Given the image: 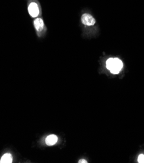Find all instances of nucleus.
<instances>
[{
	"label": "nucleus",
	"mask_w": 144,
	"mask_h": 163,
	"mask_svg": "<svg viewBox=\"0 0 144 163\" xmlns=\"http://www.w3.org/2000/svg\"><path fill=\"white\" fill-rule=\"evenodd\" d=\"M81 22L85 25L92 26L95 24V20L91 15L85 13L81 16Z\"/></svg>",
	"instance_id": "nucleus-3"
},
{
	"label": "nucleus",
	"mask_w": 144,
	"mask_h": 163,
	"mask_svg": "<svg viewBox=\"0 0 144 163\" xmlns=\"http://www.w3.org/2000/svg\"><path fill=\"white\" fill-rule=\"evenodd\" d=\"M78 162H79V163H82V162H83V163H87L88 162H87V161L85 160V159H81V160L79 161Z\"/></svg>",
	"instance_id": "nucleus-8"
},
{
	"label": "nucleus",
	"mask_w": 144,
	"mask_h": 163,
	"mask_svg": "<svg viewBox=\"0 0 144 163\" xmlns=\"http://www.w3.org/2000/svg\"><path fill=\"white\" fill-rule=\"evenodd\" d=\"M28 12L31 17H37L40 14V9L38 4L36 2H31L28 7Z\"/></svg>",
	"instance_id": "nucleus-2"
},
{
	"label": "nucleus",
	"mask_w": 144,
	"mask_h": 163,
	"mask_svg": "<svg viewBox=\"0 0 144 163\" xmlns=\"http://www.w3.org/2000/svg\"><path fill=\"white\" fill-rule=\"evenodd\" d=\"M34 26H35V28L37 31L38 32L42 31L44 28V24L43 20L40 18L35 19V21H34Z\"/></svg>",
	"instance_id": "nucleus-4"
},
{
	"label": "nucleus",
	"mask_w": 144,
	"mask_h": 163,
	"mask_svg": "<svg viewBox=\"0 0 144 163\" xmlns=\"http://www.w3.org/2000/svg\"><path fill=\"white\" fill-rule=\"evenodd\" d=\"M138 161L139 163H144V155L140 154V155L138 156Z\"/></svg>",
	"instance_id": "nucleus-7"
},
{
	"label": "nucleus",
	"mask_w": 144,
	"mask_h": 163,
	"mask_svg": "<svg viewBox=\"0 0 144 163\" xmlns=\"http://www.w3.org/2000/svg\"><path fill=\"white\" fill-rule=\"evenodd\" d=\"M107 68L113 74H118L123 68L122 61L118 58H110L107 60Z\"/></svg>",
	"instance_id": "nucleus-1"
},
{
	"label": "nucleus",
	"mask_w": 144,
	"mask_h": 163,
	"mask_svg": "<svg viewBox=\"0 0 144 163\" xmlns=\"http://www.w3.org/2000/svg\"><path fill=\"white\" fill-rule=\"evenodd\" d=\"M12 162V156L11 153H5L3 155L0 162L1 163H11Z\"/></svg>",
	"instance_id": "nucleus-6"
},
{
	"label": "nucleus",
	"mask_w": 144,
	"mask_h": 163,
	"mask_svg": "<svg viewBox=\"0 0 144 163\" xmlns=\"http://www.w3.org/2000/svg\"><path fill=\"white\" fill-rule=\"evenodd\" d=\"M58 141V137L55 134H50L46 139V144L47 146H53Z\"/></svg>",
	"instance_id": "nucleus-5"
}]
</instances>
